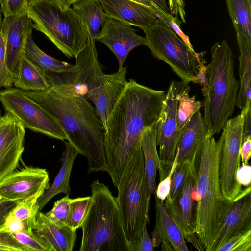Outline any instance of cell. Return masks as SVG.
Segmentation results:
<instances>
[{"label": "cell", "mask_w": 251, "mask_h": 251, "mask_svg": "<svg viewBox=\"0 0 251 251\" xmlns=\"http://www.w3.org/2000/svg\"><path fill=\"white\" fill-rule=\"evenodd\" d=\"M166 92L129 79L107 118L104 145L107 172L117 187L146 129L159 117Z\"/></svg>", "instance_id": "cell-1"}, {"label": "cell", "mask_w": 251, "mask_h": 251, "mask_svg": "<svg viewBox=\"0 0 251 251\" xmlns=\"http://www.w3.org/2000/svg\"><path fill=\"white\" fill-rule=\"evenodd\" d=\"M24 92L57 120L67 141L87 158L89 172L107 171L104 126L86 98L66 95L51 87Z\"/></svg>", "instance_id": "cell-2"}, {"label": "cell", "mask_w": 251, "mask_h": 251, "mask_svg": "<svg viewBox=\"0 0 251 251\" xmlns=\"http://www.w3.org/2000/svg\"><path fill=\"white\" fill-rule=\"evenodd\" d=\"M224 141L206 134L194 157L197 192L194 232L206 250L234 202L226 199L220 189L219 166Z\"/></svg>", "instance_id": "cell-3"}, {"label": "cell", "mask_w": 251, "mask_h": 251, "mask_svg": "<svg viewBox=\"0 0 251 251\" xmlns=\"http://www.w3.org/2000/svg\"><path fill=\"white\" fill-rule=\"evenodd\" d=\"M207 86L203 94V120L207 134L219 133L232 115L239 88L234 72V55L226 40L214 44L210 49Z\"/></svg>", "instance_id": "cell-4"}, {"label": "cell", "mask_w": 251, "mask_h": 251, "mask_svg": "<svg viewBox=\"0 0 251 251\" xmlns=\"http://www.w3.org/2000/svg\"><path fill=\"white\" fill-rule=\"evenodd\" d=\"M91 189L79 251H129L116 197L99 180L92 182Z\"/></svg>", "instance_id": "cell-5"}, {"label": "cell", "mask_w": 251, "mask_h": 251, "mask_svg": "<svg viewBox=\"0 0 251 251\" xmlns=\"http://www.w3.org/2000/svg\"><path fill=\"white\" fill-rule=\"evenodd\" d=\"M26 14L33 29L45 34L68 58H75L87 43V25L70 7L37 0L28 3Z\"/></svg>", "instance_id": "cell-6"}, {"label": "cell", "mask_w": 251, "mask_h": 251, "mask_svg": "<svg viewBox=\"0 0 251 251\" xmlns=\"http://www.w3.org/2000/svg\"><path fill=\"white\" fill-rule=\"evenodd\" d=\"M117 188V201L126 236L129 242L136 240L149 223L151 198L141 147L129 160Z\"/></svg>", "instance_id": "cell-7"}, {"label": "cell", "mask_w": 251, "mask_h": 251, "mask_svg": "<svg viewBox=\"0 0 251 251\" xmlns=\"http://www.w3.org/2000/svg\"><path fill=\"white\" fill-rule=\"evenodd\" d=\"M146 45L157 60L171 68L181 81L193 82L198 72L199 62L206 53L193 52L170 28L158 20L143 30Z\"/></svg>", "instance_id": "cell-8"}, {"label": "cell", "mask_w": 251, "mask_h": 251, "mask_svg": "<svg viewBox=\"0 0 251 251\" xmlns=\"http://www.w3.org/2000/svg\"><path fill=\"white\" fill-rule=\"evenodd\" d=\"M75 58V64L70 69L45 72V74L50 87L66 95H80L87 99L88 93L100 85L105 74L89 35L86 46Z\"/></svg>", "instance_id": "cell-9"}, {"label": "cell", "mask_w": 251, "mask_h": 251, "mask_svg": "<svg viewBox=\"0 0 251 251\" xmlns=\"http://www.w3.org/2000/svg\"><path fill=\"white\" fill-rule=\"evenodd\" d=\"M0 101L5 111L16 117L25 128L64 141L67 137L57 120L18 88L0 90Z\"/></svg>", "instance_id": "cell-10"}, {"label": "cell", "mask_w": 251, "mask_h": 251, "mask_svg": "<svg viewBox=\"0 0 251 251\" xmlns=\"http://www.w3.org/2000/svg\"><path fill=\"white\" fill-rule=\"evenodd\" d=\"M244 112L228 119L222 129L224 141L219 166L221 192L228 201L234 202L243 197V189L237 179L240 167V149L243 141Z\"/></svg>", "instance_id": "cell-11"}, {"label": "cell", "mask_w": 251, "mask_h": 251, "mask_svg": "<svg viewBox=\"0 0 251 251\" xmlns=\"http://www.w3.org/2000/svg\"><path fill=\"white\" fill-rule=\"evenodd\" d=\"M187 85L188 84L182 81L173 80L170 82L155 125L157 133L156 144L159 147L160 167L158 171L160 181L168 176L174 162L181 135L176 130V110L179 95Z\"/></svg>", "instance_id": "cell-12"}, {"label": "cell", "mask_w": 251, "mask_h": 251, "mask_svg": "<svg viewBox=\"0 0 251 251\" xmlns=\"http://www.w3.org/2000/svg\"><path fill=\"white\" fill-rule=\"evenodd\" d=\"M49 187L46 169L26 167L14 171L0 181V201L18 202L39 199Z\"/></svg>", "instance_id": "cell-13"}, {"label": "cell", "mask_w": 251, "mask_h": 251, "mask_svg": "<svg viewBox=\"0 0 251 251\" xmlns=\"http://www.w3.org/2000/svg\"><path fill=\"white\" fill-rule=\"evenodd\" d=\"M25 128L5 111L0 117V181L17 167L24 151Z\"/></svg>", "instance_id": "cell-14"}, {"label": "cell", "mask_w": 251, "mask_h": 251, "mask_svg": "<svg viewBox=\"0 0 251 251\" xmlns=\"http://www.w3.org/2000/svg\"><path fill=\"white\" fill-rule=\"evenodd\" d=\"M101 26V30L96 41L105 45L114 53L118 61V69L124 67L125 61L133 48L146 45L145 37L137 34V30L131 25L108 16Z\"/></svg>", "instance_id": "cell-15"}, {"label": "cell", "mask_w": 251, "mask_h": 251, "mask_svg": "<svg viewBox=\"0 0 251 251\" xmlns=\"http://www.w3.org/2000/svg\"><path fill=\"white\" fill-rule=\"evenodd\" d=\"M126 73L127 67H124L115 73L104 74L100 85L87 95V99L94 104L104 127L107 118L127 83Z\"/></svg>", "instance_id": "cell-16"}, {"label": "cell", "mask_w": 251, "mask_h": 251, "mask_svg": "<svg viewBox=\"0 0 251 251\" xmlns=\"http://www.w3.org/2000/svg\"><path fill=\"white\" fill-rule=\"evenodd\" d=\"M250 229L251 193L234 202L205 250L216 251L232 237Z\"/></svg>", "instance_id": "cell-17"}, {"label": "cell", "mask_w": 251, "mask_h": 251, "mask_svg": "<svg viewBox=\"0 0 251 251\" xmlns=\"http://www.w3.org/2000/svg\"><path fill=\"white\" fill-rule=\"evenodd\" d=\"M1 27L6 35L7 66L16 78L18 64L25 53L28 37L33 29V23L25 14L4 17Z\"/></svg>", "instance_id": "cell-18"}, {"label": "cell", "mask_w": 251, "mask_h": 251, "mask_svg": "<svg viewBox=\"0 0 251 251\" xmlns=\"http://www.w3.org/2000/svg\"><path fill=\"white\" fill-rule=\"evenodd\" d=\"M109 17L143 30L155 24L158 17L144 6L131 0H100Z\"/></svg>", "instance_id": "cell-19"}, {"label": "cell", "mask_w": 251, "mask_h": 251, "mask_svg": "<svg viewBox=\"0 0 251 251\" xmlns=\"http://www.w3.org/2000/svg\"><path fill=\"white\" fill-rule=\"evenodd\" d=\"M33 231L47 251H72L77 237L76 231L68 226H57L40 211L38 212Z\"/></svg>", "instance_id": "cell-20"}, {"label": "cell", "mask_w": 251, "mask_h": 251, "mask_svg": "<svg viewBox=\"0 0 251 251\" xmlns=\"http://www.w3.org/2000/svg\"><path fill=\"white\" fill-rule=\"evenodd\" d=\"M155 225L151 233L154 248L159 246L163 241H167L175 251H189L182 233L168 214L164 201L155 196Z\"/></svg>", "instance_id": "cell-21"}, {"label": "cell", "mask_w": 251, "mask_h": 251, "mask_svg": "<svg viewBox=\"0 0 251 251\" xmlns=\"http://www.w3.org/2000/svg\"><path fill=\"white\" fill-rule=\"evenodd\" d=\"M65 143V147L62 154L60 169L52 185L37 200L39 211L55 195L63 193L67 196L70 193V177L74 163L79 153L70 142L68 141Z\"/></svg>", "instance_id": "cell-22"}, {"label": "cell", "mask_w": 251, "mask_h": 251, "mask_svg": "<svg viewBox=\"0 0 251 251\" xmlns=\"http://www.w3.org/2000/svg\"><path fill=\"white\" fill-rule=\"evenodd\" d=\"M207 134L203 117L200 110L196 111L184 126L178 142L176 153L177 162L193 161L200 142Z\"/></svg>", "instance_id": "cell-23"}, {"label": "cell", "mask_w": 251, "mask_h": 251, "mask_svg": "<svg viewBox=\"0 0 251 251\" xmlns=\"http://www.w3.org/2000/svg\"><path fill=\"white\" fill-rule=\"evenodd\" d=\"M236 34L240 51V84L235 105L242 111L251 107V44L241 34Z\"/></svg>", "instance_id": "cell-24"}, {"label": "cell", "mask_w": 251, "mask_h": 251, "mask_svg": "<svg viewBox=\"0 0 251 251\" xmlns=\"http://www.w3.org/2000/svg\"><path fill=\"white\" fill-rule=\"evenodd\" d=\"M156 139L157 133L154 125L146 129L141 140V147L144 158L148 194L150 198L152 194H155L156 173L160 167V160L157 151Z\"/></svg>", "instance_id": "cell-25"}, {"label": "cell", "mask_w": 251, "mask_h": 251, "mask_svg": "<svg viewBox=\"0 0 251 251\" xmlns=\"http://www.w3.org/2000/svg\"><path fill=\"white\" fill-rule=\"evenodd\" d=\"M13 85L24 91L45 90L50 88L45 72L27 58L25 53L18 64Z\"/></svg>", "instance_id": "cell-26"}, {"label": "cell", "mask_w": 251, "mask_h": 251, "mask_svg": "<svg viewBox=\"0 0 251 251\" xmlns=\"http://www.w3.org/2000/svg\"><path fill=\"white\" fill-rule=\"evenodd\" d=\"M75 12L86 24L92 45L95 49L96 39L100 26L108 16L100 0H78L72 4Z\"/></svg>", "instance_id": "cell-27"}, {"label": "cell", "mask_w": 251, "mask_h": 251, "mask_svg": "<svg viewBox=\"0 0 251 251\" xmlns=\"http://www.w3.org/2000/svg\"><path fill=\"white\" fill-rule=\"evenodd\" d=\"M0 251H47L33 231L27 230L14 233L0 231Z\"/></svg>", "instance_id": "cell-28"}, {"label": "cell", "mask_w": 251, "mask_h": 251, "mask_svg": "<svg viewBox=\"0 0 251 251\" xmlns=\"http://www.w3.org/2000/svg\"><path fill=\"white\" fill-rule=\"evenodd\" d=\"M229 16L236 33L251 44V0H226Z\"/></svg>", "instance_id": "cell-29"}, {"label": "cell", "mask_w": 251, "mask_h": 251, "mask_svg": "<svg viewBox=\"0 0 251 251\" xmlns=\"http://www.w3.org/2000/svg\"><path fill=\"white\" fill-rule=\"evenodd\" d=\"M25 54L44 72H61L70 69L74 66L72 64L56 59L43 52L33 41L32 34L28 37Z\"/></svg>", "instance_id": "cell-30"}, {"label": "cell", "mask_w": 251, "mask_h": 251, "mask_svg": "<svg viewBox=\"0 0 251 251\" xmlns=\"http://www.w3.org/2000/svg\"><path fill=\"white\" fill-rule=\"evenodd\" d=\"M164 204L168 214L178 227L185 240L192 244L196 250L199 251H204L203 247L185 218L179 203V198L175 200H171L167 197L165 200Z\"/></svg>", "instance_id": "cell-31"}, {"label": "cell", "mask_w": 251, "mask_h": 251, "mask_svg": "<svg viewBox=\"0 0 251 251\" xmlns=\"http://www.w3.org/2000/svg\"><path fill=\"white\" fill-rule=\"evenodd\" d=\"M190 87L187 85L179 95L176 113V130L180 134L192 116L202 106L201 101L196 100L195 95L190 96Z\"/></svg>", "instance_id": "cell-32"}, {"label": "cell", "mask_w": 251, "mask_h": 251, "mask_svg": "<svg viewBox=\"0 0 251 251\" xmlns=\"http://www.w3.org/2000/svg\"><path fill=\"white\" fill-rule=\"evenodd\" d=\"M194 162V161L192 163L179 197V203L185 218L193 232L195 227V215L193 213L194 200L192 197V191L195 184V171Z\"/></svg>", "instance_id": "cell-33"}, {"label": "cell", "mask_w": 251, "mask_h": 251, "mask_svg": "<svg viewBox=\"0 0 251 251\" xmlns=\"http://www.w3.org/2000/svg\"><path fill=\"white\" fill-rule=\"evenodd\" d=\"M38 199L33 198L17 202L8 216L22 222L29 230L33 231L39 211Z\"/></svg>", "instance_id": "cell-34"}, {"label": "cell", "mask_w": 251, "mask_h": 251, "mask_svg": "<svg viewBox=\"0 0 251 251\" xmlns=\"http://www.w3.org/2000/svg\"><path fill=\"white\" fill-rule=\"evenodd\" d=\"M193 160H185L177 163L171 177L170 189L167 196L170 200H175L179 197Z\"/></svg>", "instance_id": "cell-35"}, {"label": "cell", "mask_w": 251, "mask_h": 251, "mask_svg": "<svg viewBox=\"0 0 251 251\" xmlns=\"http://www.w3.org/2000/svg\"><path fill=\"white\" fill-rule=\"evenodd\" d=\"M90 202L91 196L72 199L67 226L73 230L76 231L81 228Z\"/></svg>", "instance_id": "cell-36"}, {"label": "cell", "mask_w": 251, "mask_h": 251, "mask_svg": "<svg viewBox=\"0 0 251 251\" xmlns=\"http://www.w3.org/2000/svg\"><path fill=\"white\" fill-rule=\"evenodd\" d=\"M72 199L69 195L56 201L52 208L45 213L46 217L54 225L59 227L68 225L70 204Z\"/></svg>", "instance_id": "cell-37"}, {"label": "cell", "mask_w": 251, "mask_h": 251, "mask_svg": "<svg viewBox=\"0 0 251 251\" xmlns=\"http://www.w3.org/2000/svg\"><path fill=\"white\" fill-rule=\"evenodd\" d=\"M15 77L9 70L6 61V39L3 30H0V90L12 87Z\"/></svg>", "instance_id": "cell-38"}, {"label": "cell", "mask_w": 251, "mask_h": 251, "mask_svg": "<svg viewBox=\"0 0 251 251\" xmlns=\"http://www.w3.org/2000/svg\"><path fill=\"white\" fill-rule=\"evenodd\" d=\"M216 251H251V229L232 237Z\"/></svg>", "instance_id": "cell-39"}, {"label": "cell", "mask_w": 251, "mask_h": 251, "mask_svg": "<svg viewBox=\"0 0 251 251\" xmlns=\"http://www.w3.org/2000/svg\"><path fill=\"white\" fill-rule=\"evenodd\" d=\"M28 0H1L0 10L4 17L26 14Z\"/></svg>", "instance_id": "cell-40"}, {"label": "cell", "mask_w": 251, "mask_h": 251, "mask_svg": "<svg viewBox=\"0 0 251 251\" xmlns=\"http://www.w3.org/2000/svg\"><path fill=\"white\" fill-rule=\"evenodd\" d=\"M140 4L154 13L159 20L168 27L173 22L180 23L179 19H176L172 15L164 11L151 0H131Z\"/></svg>", "instance_id": "cell-41"}, {"label": "cell", "mask_w": 251, "mask_h": 251, "mask_svg": "<svg viewBox=\"0 0 251 251\" xmlns=\"http://www.w3.org/2000/svg\"><path fill=\"white\" fill-rule=\"evenodd\" d=\"M154 245L148 234L145 226L139 237L136 240L129 242V251H153Z\"/></svg>", "instance_id": "cell-42"}, {"label": "cell", "mask_w": 251, "mask_h": 251, "mask_svg": "<svg viewBox=\"0 0 251 251\" xmlns=\"http://www.w3.org/2000/svg\"><path fill=\"white\" fill-rule=\"evenodd\" d=\"M177 163V154L176 153L172 166L166 177L160 181L154 195L159 199L164 201L169 195L170 189L171 177Z\"/></svg>", "instance_id": "cell-43"}, {"label": "cell", "mask_w": 251, "mask_h": 251, "mask_svg": "<svg viewBox=\"0 0 251 251\" xmlns=\"http://www.w3.org/2000/svg\"><path fill=\"white\" fill-rule=\"evenodd\" d=\"M206 61L202 57L199 62V69L195 79L193 81L194 83H198L202 86L201 89L202 94L206 91L207 86V70L208 66L205 65Z\"/></svg>", "instance_id": "cell-44"}, {"label": "cell", "mask_w": 251, "mask_h": 251, "mask_svg": "<svg viewBox=\"0 0 251 251\" xmlns=\"http://www.w3.org/2000/svg\"><path fill=\"white\" fill-rule=\"evenodd\" d=\"M168 4L171 14L178 19H179V17L181 21L186 23L184 0H168Z\"/></svg>", "instance_id": "cell-45"}, {"label": "cell", "mask_w": 251, "mask_h": 251, "mask_svg": "<svg viewBox=\"0 0 251 251\" xmlns=\"http://www.w3.org/2000/svg\"><path fill=\"white\" fill-rule=\"evenodd\" d=\"M237 179L240 185L248 187L251 183V167L248 164L240 167L237 172Z\"/></svg>", "instance_id": "cell-46"}, {"label": "cell", "mask_w": 251, "mask_h": 251, "mask_svg": "<svg viewBox=\"0 0 251 251\" xmlns=\"http://www.w3.org/2000/svg\"><path fill=\"white\" fill-rule=\"evenodd\" d=\"M251 138L243 140L240 149V158L242 165L248 164V161L251 156Z\"/></svg>", "instance_id": "cell-47"}, {"label": "cell", "mask_w": 251, "mask_h": 251, "mask_svg": "<svg viewBox=\"0 0 251 251\" xmlns=\"http://www.w3.org/2000/svg\"><path fill=\"white\" fill-rule=\"evenodd\" d=\"M17 203L15 201H0V226L4 223L8 215Z\"/></svg>", "instance_id": "cell-48"}, {"label": "cell", "mask_w": 251, "mask_h": 251, "mask_svg": "<svg viewBox=\"0 0 251 251\" xmlns=\"http://www.w3.org/2000/svg\"><path fill=\"white\" fill-rule=\"evenodd\" d=\"M244 112L243 140L251 138V107L243 110Z\"/></svg>", "instance_id": "cell-49"}, {"label": "cell", "mask_w": 251, "mask_h": 251, "mask_svg": "<svg viewBox=\"0 0 251 251\" xmlns=\"http://www.w3.org/2000/svg\"><path fill=\"white\" fill-rule=\"evenodd\" d=\"M155 4L166 13H170L169 7L167 6L166 0H151Z\"/></svg>", "instance_id": "cell-50"}, {"label": "cell", "mask_w": 251, "mask_h": 251, "mask_svg": "<svg viewBox=\"0 0 251 251\" xmlns=\"http://www.w3.org/2000/svg\"><path fill=\"white\" fill-rule=\"evenodd\" d=\"M55 3H57L62 7L65 8L70 7L71 5L75 1L78 0H50Z\"/></svg>", "instance_id": "cell-51"}, {"label": "cell", "mask_w": 251, "mask_h": 251, "mask_svg": "<svg viewBox=\"0 0 251 251\" xmlns=\"http://www.w3.org/2000/svg\"><path fill=\"white\" fill-rule=\"evenodd\" d=\"M161 251H174L172 245L167 241H163L161 243Z\"/></svg>", "instance_id": "cell-52"}, {"label": "cell", "mask_w": 251, "mask_h": 251, "mask_svg": "<svg viewBox=\"0 0 251 251\" xmlns=\"http://www.w3.org/2000/svg\"><path fill=\"white\" fill-rule=\"evenodd\" d=\"M2 19H1V11H0V28H1V24H2Z\"/></svg>", "instance_id": "cell-53"}, {"label": "cell", "mask_w": 251, "mask_h": 251, "mask_svg": "<svg viewBox=\"0 0 251 251\" xmlns=\"http://www.w3.org/2000/svg\"><path fill=\"white\" fill-rule=\"evenodd\" d=\"M36 0H28L29 2H31V1H36Z\"/></svg>", "instance_id": "cell-54"}, {"label": "cell", "mask_w": 251, "mask_h": 251, "mask_svg": "<svg viewBox=\"0 0 251 251\" xmlns=\"http://www.w3.org/2000/svg\"><path fill=\"white\" fill-rule=\"evenodd\" d=\"M1 117V111H0V117Z\"/></svg>", "instance_id": "cell-55"}, {"label": "cell", "mask_w": 251, "mask_h": 251, "mask_svg": "<svg viewBox=\"0 0 251 251\" xmlns=\"http://www.w3.org/2000/svg\"><path fill=\"white\" fill-rule=\"evenodd\" d=\"M0 2H1V0H0Z\"/></svg>", "instance_id": "cell-56"}]
</instances>
